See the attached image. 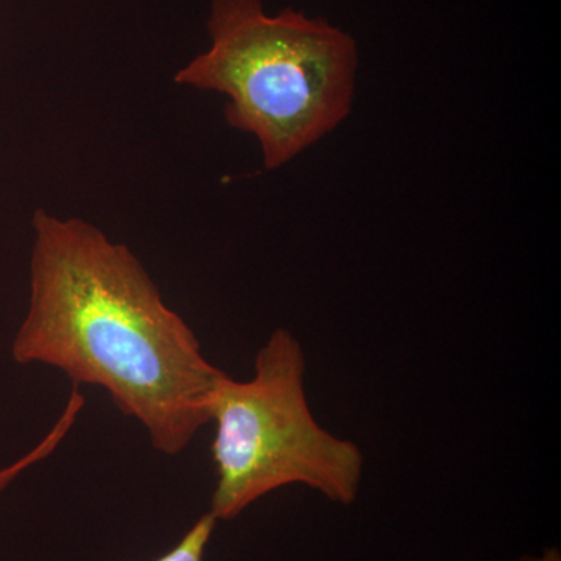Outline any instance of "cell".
<instances>
[{
	"mask_svg": "<svg viewBox=\"0 0 561 561\" xmlns=\"http://www.w3.org/2000/svg\"><path fill=\"white\" fill-rule=\"evenodd\" d=\"M306 357L287 330L273 331L254 360L249 381H221L210 423L216 489L210 515L234 519L272 491L306 485L327 500H357L364 454L313 419L306 394Z\"/></svg>",
	"mask_w": 561,
	"mask_h": 561,
	"instance_id": "obj_3",
	"label": "cell"
},
{
	"mask_svg": "<svg viewBox=\"0 0 561 561\" xmlns=\"http://www.w3.org/2000/svg\"><path fill=\"white\" fill-rule=\"evenodd\" d=\"M217 519L210 513L203 515L192 529L181 538L179 545L154 561H203L206 546L210 540Z\"/></svg>",
	"mask_w": 561,
	"mask_h": 561,
	"instance_id": "obj_5",
	"label": "cell"
},
{
	"mask_svg": "<svg viewBox=\"0 0 561 561\" xmlns=\"http://www.w3.org/2000/svg\"><path fill=\"white\" fill-rule=\"evenodd\" d=\"M84 405V397L81 394L79 387H73L72 393L68 404H66L65 411H62L60 419L54 424L49 434L43 438V442L38 443L31 453L25 454L22 459L14 461L10 467L0 470V493L10 485L21 472L28 470L32 465L38 463V461L49 457L58 445L65 440L66 435L72 430L73 423H76L77 416L80 415L81 409Z\"/></svg>",
	"mask_w": 561,
	"mask_h": 561,
	"instance_id": "obj_4",
	"label": "cell"
},
{
	"mask_svg": "<svg viewBox=\"0 0 561 561\" xmlns=\"http://www.w3.org/2000/svg\"><path fill=\"white\" fill-rule=\"evenodd\" d=\"M208 50L175 83L227 95L225 119L260 142L267 171L283 168L348 117L359 50L323 18L262 0H213Z\"/></svg>",
	"mask_w": 561,
	"mask_h": 561,
	"instance_id": "obj_2",
	"label": "cell"
},
{
	"mask_svg": "<svg viewBox=\"0 0 561 561\" xmlns=\"http://www.w3.org/2000/svg\"><path fill=\"white\" fill-rule=\"evenodd\" d=\"M31 302L11 354L73 387L108 391L151 446L179 456L210 423L227 373L203 356L190 324L162 300L142 262L90 221L33 216Z\"/></svg>",
	"mask_w": 561,
	"mask_h": 561,
	"instance_id": "obj_1",
	"label": "cell"
}]
</instances>
